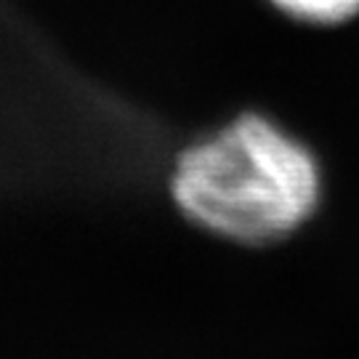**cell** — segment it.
Returning <instances> with one entry per match:
<instances>
[{
	"label": "cell",
	"mask_w": 359,
	"mask_h": 359,
	"mask_svg": "<svg viewBox=\"0 0 359 359\" xmlns=\"http://www.w3.org/2000/svg\"><path fill=\"white\" fill-rule=\"evenodd\" d=\"M170 197L197 229L237 245L290 237L320 205L314 154L264 115H243L181 149Z\"/></svg>",
	"instance_id": "1"
},
{
	"label": "cell",
	"mask_w": 359,
	"mask_h": 359,
	"mask_svg": "<svg viewBox=\"0 0 359 359\" xmlns=\"http://www.w3.org/2000/svg\"><path fill=\"white\" fill-rule=\"evenodd\" d=\"M271 6L304 25H341L359 13V0H271Z\"/></svg>",
	"instance_id": "2"
}]
</instances>
